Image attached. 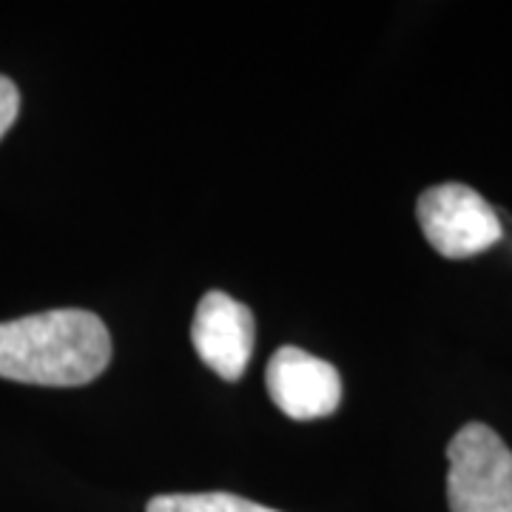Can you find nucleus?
Instances as JSON below:
<instances>
[{"instance_id": "1", "label": "nucleus", "mask_w": 512, "mask_h": 512, "mask_svg": "<svg viewBox=\"0 0 512 512\" xmlns=\"http://www.w3.org/2000/svg\"><path fill=\"white\" fill-rule=\"evenodd\" d=\"M111 362L103 319L80 308L0 322V379L43 387L94 382Z\"/></svg>"}, {"instance_id": "2", "label": "nucleus", "mask_w": 512, "mask_h": 512, "mask_svg": "<svg viewBox=\"0 0 512 512\" xmlns=\"http://www.w3.org/2000/svg\"><path fill=\"white\" fill-rule=\"evenodd\" d=\"M450 512H512V450L481 421L458 430L447 447Z\"/></svg>"}, {"instance_id": "3", "label": "nucleus", "mask_w": 512, "mask_h": 512, "mask_svg": "<svg viewBox=\"0 0 512 512\" xmlns=\"http://www.w3.org/2000/svg\"><path fill=\"white\" fill-rule=\"evenodd\" d=\"M416 220L427 242L447 259H470L501 239L493 205L470 185L444 183L427 188L416 202Z\"/></svg>"}, {"instance_id": "4", "label": "nucleus", "mask_w": 512, "mask_h": 512, "mask_svg": "<svg viewBox=\"0 0 512 512\" xmlns=\"http://www.w3.org/2000/svg\"><path fill=\"white\" fill-rule=\"evenodd\" d=\"M265 387L276 407L293 421L325 419L342 402L339 370L293 345H285L271 356Z\"/></svg>"}, {"instance_id": "5", "label": "nucleus", "mask_w": 512, "mask_h": 512, "mask_svg": "<svg viewBox=\"0 0 512 512\" xmlns=\"http://www.w3.org/2000/svg\"><path fill=\"white\" fill-rule=\"evenodd\" d=\"M191 342L205 365L225 382H239L256 342L254 313L222 291H208L191 322Z\"/></svg>"}, {"instance_id": "6", "label": "nucleus", "mask_w": 512, "mask_h": 512, "mask_svg": "<svg viewBox=\"0 0 512 512\" xmlns=\"http://www.w3.org/2000/svg\"><path fill=\"white\" fill-rule=\"evenodd\" d=\"M146 512H279L231 493H174L148 501Z\"/></svg>"}, {"instance_id": "7", "label": "nucleus", "mask_w": 512, "mask_h": 512, "mask_svg": "<svg viewBox=\"0 0 512 512\" xmlns=\"http://www.w3.org/2000/svg\"><path fill=\"white\" fill-rule=\"evenodd\" d=\"M18 111H20L18 86H15L9 77H3V74H0V140H3V134L12 128V123L18 120Z\"/></svg>"}]
</instances>
